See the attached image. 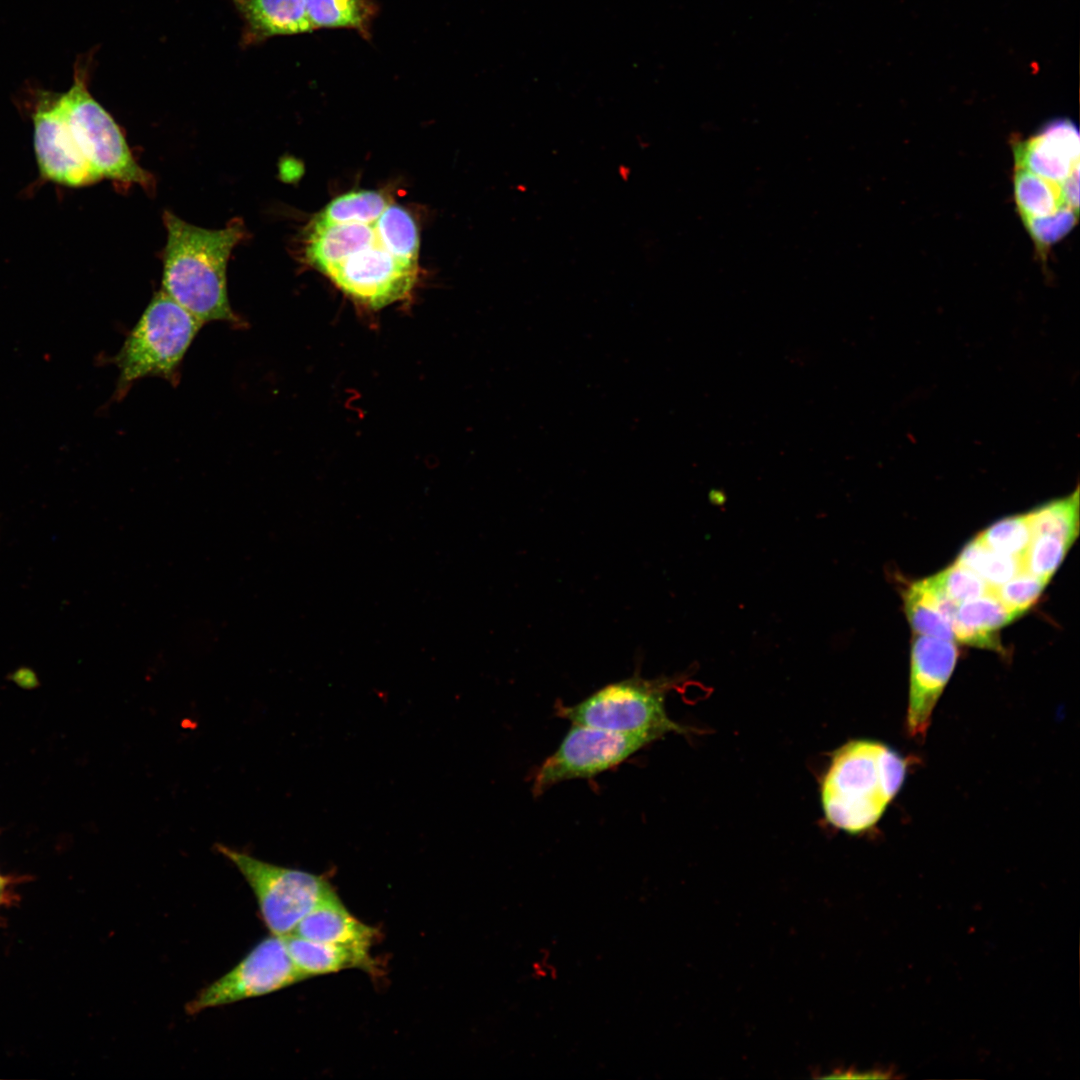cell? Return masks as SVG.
I'll use <instances>...</instances> for the list:
<instances>
[{"instance_id":"obj_1","label":"cell","mask_w":1080,"mask_h":1080,"mask_svg":"<svg viewBox=\"0 0 1080 1080\" xmlns=\"http://www.w3.org/2000/svg\"><path fill=\"white\" fill-rule=\"evenodd\" d=\"M163 222L167 242L161 290L203 324L241 323L228 299L226 269L233 249L247 238L242 219L233 218L221 229H205L165 211Z\"/></svg>"},{"instance_id":"obj_2","label":"cell","mask_w":1080,"mask_h":1080,"mask_svg":"<svg viewBox=\"0 0 1080 1080\" xmlns=\"http://www.w3.org/2000/svg\"><path fill=\"white\" fill-rule=\"evenodd\" d=\"M907 769V760L880 741L844 744L833 753L821 784L827 822L849 834L871 829L900 791Z\"/></svg>"},{"instance_id":"obj_3","label":"cell","mask_w":1080,"mask_h":1080,"mask_svg":"<svg viewBox=\"0 0 1080 1080\" xmlns=\"http://www.w3.org/2000/svg\"><path fill=\"white\" fill-rule=\"evenodd\" d=\"M202 325L165 292L158 291L112 360L119 369L118 397L148 376L174 381Z\"/></svg>"},{"instance_id":"obj_4","label":"cell","mask_w":1080,"mask_h":1080,"mask_svg":"<svg viewBox=\"0 0 1080 1080\" xmlns=\"http://www.w3.org/2000/svg\"><path fill=\"white\" fill-rule=\"evenodd\" d=\"M92 63L91 54L78 57L73 83L60 93L74 138L101 178L120 185H139L148 193L154 192L153 175L137 163L119 125L89 90Z\"/></svg>"},{"instance_id":"obj_5","label":"cell","mask_w":1080,"mask_h":1080,"mask_svg":"<svg viewBox=\"0 0 1080 1080\" xmlns=\"http://www.w3.org/2000/svg\"><path fill=\"white\" fill-rule=\"evenodd\" d=\"M670 679L629 678L602 687L583 701L558 705L557 713L572 724L617 732H644L658 738L669 732L687 733L669 718L665 698Z\"/></svg>"},{"instance_id":"obj_6","label":"cell","mask_w":1080,"mask_h":1080,"mask_svg":"<svg viewBox=\"0 0 1080 1080\" xmlns=\"http://www.w3.org/2000/svg\"><path fill=\"white\" fill-rule=\"evenodd\" d=\"M216 848L251 887L262 920L273 935L294 933L300 921L334 890L321 875L277 866L223 844Z\"/></svg>"},{"instance_id":"obj_7","label":"cell","mask_w":1080,"mask_h":1080,"mask_svg":"<svg viewBox=\"0 0 1080 1080\" xmlns=\"http://www.w3.org/2000/svg\"><path fill=\"white\" fill-rule=\"evenodd\" d=\"M658 737L644 732H617L573 724L558 748L538 767L535 796L572 779L594 777L634 755Z\"/></svg>"},{"instance_id":"obj_8","label":"cell","mask_w":1080,"mask_h":1080,"mask_svg":"<svg viewBox=\"0 0 1080 1080\" xmlns=\"http://www.w3.org/2000/svg\"><path fill=\"white\" fill-rule=\"evenodd\" d=\"M305 979L293 963L284 937L271 934L255 945L228 973L203 988L185 1010L205 1009L266 995Z\"/></svg>"},{"instance_id":"obj_9","label":"cell","mask_w":1080,"mask_h":1080,"mask_svg":"<svg viewBox=\"0 0 1080 1080\" xmlns=\"http://www.w3.org/2000/svg\"><path fill=\"white\" fill-rule=\"evenodd\" d=\"M33 145L40 176L58 185L79 188L102 178L82 153L67 120L60 93L29 89Z\"/></svg>"},{"instance_id":"obj_10","label":"cell","mask_w":1080,"mask_h":1080,"mask_svg":"<svg viewBox=\"0 0 1080 1080\" xmlns=\"http://www.w3.org/2000/svg\"><path fill=\"white\" fill-rule=\"evenodd\" d=\"M958 658L954 641L915 634L910 655L906 731L915 739L926 736L932 715Z\"/></svg>"},{"instance_id":"obj_11","label":"cell","mask_w":1080,"mask_h":1080,"mask_svg":"<svg viewBox=\"0 0 1080 1080\" xmlns=\"http://www.w3.org/2000/svg\"><path fill=\"white\" fill-rule=\"evenodd\" d=\"M1079 133L1068 119L1048 122L1025 141L1014 144L1016 168L1061 183L1079 165Z\"/></svg>"},{"instance_id":"obj_12","label":"cell","mask_w":1080,"mask_h":1080,"mask_svg":"<svg viewBox=\"0 0 1080 1080\" xmlns=\"http://www.w3.org/2000/svg\"><path fill=\"white\" fill-rule=\"evenodd\" d=\"M242 21L241 45H257L276 36L313 32L305 0H230Z\"/></svg>"},{"instance_id":"obj_13","label":"cell","mask_w":1080,"mask_h":1080,"mask_svg":"<svg viewBox=\"0 0 1080 1080\" xmlns=\"http://www.w3.org/2000/svg\"><path fill=\"white\" fill-rule=\"evenodd\" d=\"M294 934L318 942L369 949L377 929L355 918L333 890L297 925Z\"/></svg>"},{"instance_id":"obj_14","label":"cell","mask_w":1080,"mask_h":1080,"mask_svg":"<svg viewBox=\"0 0 1080 1080\" xmlns=\"http://www.w3.org/2000/svg\"><path fill=\"white\" fill-rule=\"evenodd\" d=\"M284 940L293 963L305 978L350 968L375 970L366 948L313 941L294 933L284 936Z\"/></svg>"},{"instance_id":"obj_15","label":"cell","mask_w":1080,"mask_h":1080,"mask_svg":"<svg viewBox=\"0 0 1080 1080\" xmlns=\"http://www.w3.org/2000/svg\"><path fill=\"white\" fill-rule=\"evenodd\" d=\"M1020 617L1008 609L993 592L960 603L952 624L954 639L966 645L1001 651L997 633Z\"/></svg>"},{"instance_id":"obj_16","label":"cell","mask_w":1080,"mask_h":1080,"mask_svg":"<svg viewBox=\"0 0 1080 1080\" xmlns=\"http://www.w3.org/2000/svg\"><path fill=\"white\" fill-rule=\"evenodd\" d=\"M312 30L351 29L369 39L379 7L374 0H305Z\"/></svg>"},{"instance_id":"obj_17","label":"cell","mask_w":1080,"mask_h":1080,"mask_svg":"<svg viewBox=\"0 0 1080 1080\" xmlns=\"http://www.w3.org/2000/svg\"><path fill=\"white\" fill-rule=\"evenodd\" d=\"M1014 195L1022 218L1044 217L1064 205L1060 183L1022 168L1014 174Z\"/></svg>"},{"instance_id":"obj_18","label":"cell","mask_w":1080,"mask_h":1080,"mask_svg":"<svg viewBox=\"0 0 1080 1080\" xmlns=\"http://www.w3.org/2000/svg\"><path fill=\"white\" fill-rule=\"evenodd\" d=\"M955 562L975 572L993 588L1023 571L1020 558L989 548L977 536L962 548Z\"/></svg>"},{"instance_id":"obj_19","label":"cell","mask_w":1080,"mask_h":1080,"mask_svg":"<svg viewBox=\"0 0 1080 1080\" xmlns=\"http://www.w3.org/2000/svg\"><path fill=\"white\" fill-rule=\"evenodd\" d=\"M1027 515L1034 535L1055 536L1072 546L1079 534L1078 489L1068 497L1041 505Z\"/></svg>"},{"instance_id":"obj_20","label":"cell","mask_w":1080,"mask_h":1080,"mask_svg":"<svg viewBox=\"0 0 1080 1080\" xmlns=\"http://www.w3.org/2000/svg\"><path fill=\"white\" fill-rule=\"evenodd\" d=\"M904 611L915 634L955 640L950 624L937 610L920 580L905 591Z\"/></svg>"},{"instance_id":"obj_21","label":"cell","mask_w":1080,"mask_h":1080,"mask_svg":"<svg viewBox=\"0 0 1080 1080\" xmlns=\"http://www.w3.org/2000/svg\"><path fill=\"white\" fill-rule=\"evenodd\" d=\"M1033 536L1027 513L1000 519L977 535L989 548L1020 559Z\"/></svg>"},{"instance_id":"obj_22","label":"cell","mask_w":1080,"mask_h":1080,"mask_svg":"<svg viewBox=\"0 0 1080 1080\" xmlns=\"http://www.w3.org/2000/svg\"><path fill=\"white\" fill-rule=\"evenodd\" d=\"M390 199L377 191H356L332 200L318 216L332 222L371 221L378 218Z\"/></svg>"},{"instance_id":"obj_23","label":"cell","mask_w":1080,"mask_h":1080,"mask_svg":"<svg viewBox=\"0 0 1080 1080\" xmlns=\"http://www.w3.org/2000/svg\"><path fill=\"white\" fill-rule=\"evenodd\" d=\"M1070 547L1058 537L1047 534L1034 535L1021 558L1023 571L1049 581L1063 562Z\"/></svg>"},{"instance_id":"obj_24","label":"cell","mask_w":1080,"mask_h":1080,"mask_svg":"<svg viewBox=\"0 0 1080 1080\" xmlns=\"http://www.w3.org/2000/svg\"><path fill=\"white\" fill-rule=\"evenodd\" d=\"M931 579L958 603L993 592V587L989 586L980 576L957 562L931 576Z\"/></svg>"},{"instance_id":"obj_25","label":"cell","mask_w":1080,"mask_h":1080,"mask_svg":"<svg viewBox=\"0 0 1080 1080\" xmlns=\"http://www.w3.org/2000/svg\"><path fill=\"white\" fill-rule=\"evenodd\" d=\"M1048 582L1021 571L1004 584L994 587L993 594L1008 609L1021 616L1037 602Z\"/></svg>"},{"instance_id":"obj_26","label":"cell","mask_w":1080,"mask_h":1080,"mask_svg":"<svg viewBox=\"0 0 1080 1080\" xmlns=\"http://www.w3.org/2000/svg\"><path fill=\"white\" fill-rule=\"evenodd\" d=\"M1078 211L1062 205L1050 215L1022 218L1024 225L1039 250H1045L1068 234L1077 222Z\"/></svg>"},{"instance_id":"obj_27","label":"cell","mask_w":1080,"mask_h":1080,"mask_svg":"<svg viewBox=\"0 0 1080 1080\" xmlns=\"http://www.w3.org/2000/svg\"><path fill=\"white\" fill-rule=\"evenodd\" d=\"M1063 204L1078 211L1079 208V165L1060 183Z\"/></svg>"},{"instance_id":"obj_28","label":"cell","mask_w":1080,"mask_h":1080,"mask_svg":"<svg viewBox=\"0 0 1080 1080\" xmlns=\"http://www.w3.org/2000/svg\"><path fill=\"white\" fill-rule=\"evenodd\" d=\"M708 498L710 503L715 506H721L726 502V495L719 490H711Z\"/></svg>"},{"instance_id":"obj_29","label":"cell","mask_w":1080,"mask_h":1080,"mask_svg":"<svg viewBox=\"0 0 1080 1080\" xmlns=\"http://www.w3.org/2000/svg\"><path fill=\"white\" fill-rule=\"evenodd\" d=\"M3 887H4V880H3V878H2L1 876H0V895H1V892H2V890H3Z\"/></svg>"}]
</instances>
